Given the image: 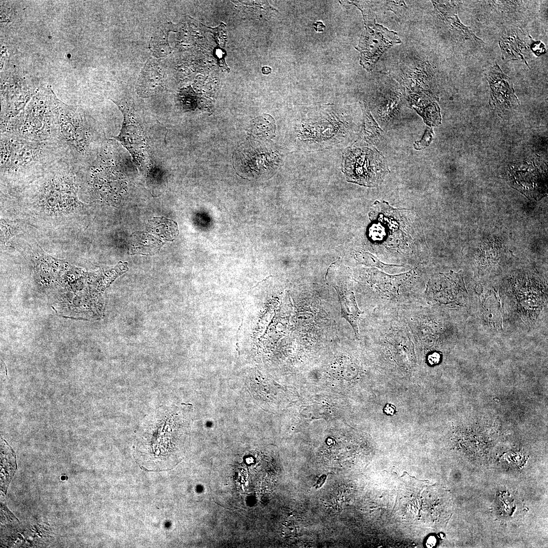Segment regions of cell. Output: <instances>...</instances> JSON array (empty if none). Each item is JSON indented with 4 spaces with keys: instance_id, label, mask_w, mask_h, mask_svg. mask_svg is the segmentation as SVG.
I'll use <instances>...</instances> for the list:
<instances>
[{
    "instance_id": "cell-1",
    "label": "cell",
    "mask_w": 548,
    "mask_h": 548,
    "mask_svg": "<svg viewBox=\"0 0 548 548\" xmlns=\"http://www.w3.org/2000/svg\"><path fill=\"white\" fill-rule=\"evenodd\" d=\"M0 140L1 187L11 195L19 192L58 162L67 161L56 142L30 141L9 132L1 133Z\"/></svg>"
},
{
    "instance_id": "cell-2",
    "label": "cell",
    "mask_w": 548,
    "mask_h": 548,
    "mask_svg": "<svg viewBox=\"0 0 548 548\" xmlns=\"http://www.w3.org/2000/svg\"><path fill=\"white\" fill-rule=\"evenodd\" d=\"M100 132L84 110L58 99L56 142L64 151L67 160L77 170L95 159Z\"/></svg>"
},
{
    "instance_id": "cell-3",
    "label": "cell",
    "mask_w": 548,
    "mask_h": 548,
    "mask_svg": "<svg viewBox=\"0 0 548 548\" xmlns=\"http://www.w3.org/2000/svg\"><path fill=\"white\" fill-rule=\"evenodd\" d=\"M58 99L50 86L39 88L18 115L1 125V133L33 142H56Z\"/></svg>"
},
{
    "instance_id": "cell-4",
    "label": "cell",
    "mask_w": 548,
    "mask_h": 548,
    "mask_svg": "<svg viewBox=\"0 0 548 548\" xmlns=\"http://www.w3.org/2000/svg\"><path fill=\"white\" fill-rule=\"evenodd\" d=\"M342 171L348 181L367 187L379 185L389 172L385 158L375 149L354 148L345 153Z\"/></svg>"
},
{
    "instance_id": "cell-5",
    "label": "cell",
    "mask_w": 548,
    "mask_h": 548,
    "mask_svg": "<svg viewBox=\"0 0 548 548\" xmlns=\"http://www.w3.org/2000/svg\"><path fill=\"white\" fill-rule=\"evenodd\" d=\"M427 302L430 304L462 306L467 301L468 293L462 271L438 273L428 280L425 291Z\"/></svg>"
},
{
    "instance_id": "cell-6",
    "label": "cell",
    "mask_w": 548,
    "mask_h": 548,
    "mask_svg": "<svg viewBox=\"0 0 548 548\" xmlns=\"http://www.w3.org/2000/svg\"><path fill=\"white\" fill-rule=\"evenodd\" d=\"M375 22L365 23V29L356 48L361 54L360 64L368 71L388 49L401 43L395 31Z\"/></svg>"
},
{
    "instance_id": "cell-7",
    "label": "cell",
    "mask_w": 548,
    "mask_h": 548,
    "mask_svg": "<svg viewBox=\"0 0 548 548\" xmlns=\"http://www.w3.org/2000/svg\"><path fill=\"white\" fill-rule=\"evenodd\" d=\"M486 75L492 91L491 104L500 110L509 109L519 105L510 78L498 64L490 67Z\"/></svg>"
},
{
    "instance_id": "cell-8",
    "label": "cell",
    "mask_w": 548,
    "mask_h": 548,
    "mask_svg": "<svg viewBox=\"0 0 548 548\" xmlns=\"http://www.w3.org/2000/svg\"><path fill=\"white\" fill-rule=\"evenodd\" d=\"M434 8L452 29L465 39L474 41L478 43L484 42L477 37L470 27L462 24L457 15L456 6L449 2L432 1Z\"/></svg>"
},
{
    "instance_id": "cell-9",
    "label": "cell",
    "mask_w": 548,
    "mask_h": 548,
    "mask_svg": "<svg viewBox=\"0 0 548 548\" xmlns=\"http://www.w3.org/2000/svg\"><path fill=\"white\" fill-rule=\"evenodd\" d=\"M164 75L161 67L152 60H148L138 79L137 88L141 94L149 95L162 87Z\"/></svg>"
},
{
    "instance_id": "cell-10",
    "label": "cell",
    "mask_w": 548,
    "mask_h": 548,
    "mask_svg": "<svg viewBox=\"0 0 548 548\" xmlns=\"http://www.w3.org/2000/svg\"><path fill=\"white\" fill-rule=\"evenodd\" d=\"M341 306V315L352 327L355 335L359 338L358 320L363 312L357 305L354 292L347 288L335 287Z\"/></svg>"
},
{
    "instance_id": "cell-11",
    "label": "cell",
    "mask_w": 548,
    "mask_h": 548,
    "mask_svg": "<svg viewBox=\"0 0 548 548\" xmlns=\"http://www.w3.org/2000/svg\"><path fill=\"white\" fill-rule=\"evenodd\" d=\"M499 44L503 59L506 61L522 59L526 63L523 53L528 46L518 35V31H507L502 37Z\"/></svg>"
},
{
    "instance_id": "cell-12",
    "label": "cell",
    "mask_w": 548,
    "mask_h": 548,
    "mask_svg": "<svg viewBox=\"0 0 548 548\" xmlns=\"http://www.w3.org/2000/svg\"><path fill=\"white\" fill-rule=\"evenodd\" d=\"M363 118L364 121V133L366 135H370L371 139L379 136L383 131L378 126L375 121L373 119L369 111L365 105L363 109Z\"/></svg>"
},
{
    "instance_id": "cell-13",
    "label": "cell",
    "mask_w": 548,
    "mask_h": 548,
    "mask_svg": "<svg viewBox=\"0 0 548 548\" xmlns=\"http://www.w3.org/2000/svg\"><path fill=\"white\" fill-rule=\"evenodd\" d=\"M433 138L432 129L427 128L424 134L420 141H417L414 144V147L416 150H421L428 146L431 143Z\"/></svg>"
},
{
    "instance_id": "cell-14",
    "label": "cell",
    "mask_w": 548,
    "mask_h": 548,
    "mask_svg": "<svg viewBox=\"0 0 548 548\" xmlns=\"http://www.w3.org/2000/svg\"><path fill=\"white\" fill-rule=\"evenodd\" d=\"M384 412L388 415H393L395 413V407L391 404H387L384 408Z\"/></svg>"
},
{
    "instance_id": "cell-15",
    "label": "cell",
    "mask_w": 548,
    "mask_h": 548,
    "mask_svg": "<svg viewBox=\"0 0 548 548\" xmlns=\"http://www.w3.org/2000/svg\"><path fill=\"white\" fill-rule=\"evenodd\" d=\"M439 360V356L437 354L434 353L429 356V360L431 364L437 363Z\"/></svg>"
},
{
    "instance_id": "cell-16",
    "label": "cell",
    "mask_w": 548,
    "mask_h": 548,
    "mask_svg": "<svg viewBox=\"0 0 548 548\" xmlns=\"http://www.w3.org/2000/svg\"><path fill=\"white\" fill-rule=\"evenodd\" d=\"M326 479V475H322L319 478V479L318 480L317 483H316V488L318 489V488H320L322 486V485L324 483Z\"/></svg>"
},
{
    "instance_id": "cell-17",
    "label": "cell",
    "mask_w": 548,
    "mask_h": 548,
    "mask_svg": "<svg viewBox=\"0 0 548 548\" xmlns=\"http://www.w3.org/2000/svg\"><path fill=\"white\" fill-rule=\"evenodd\" d=\"M262 70L264 74H268L271 72V68L267 66L263 67Z\"/></svg>"
}]
</instances>
